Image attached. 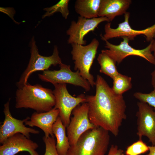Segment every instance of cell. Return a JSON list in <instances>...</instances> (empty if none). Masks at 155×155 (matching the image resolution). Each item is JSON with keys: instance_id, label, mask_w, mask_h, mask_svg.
<instances>
[{"instance_id": "obj_14", "label": "cell", "mask_w": 155, "mask_h": 155, "mask_svg": "<svg viewBox=\"0 0 155 155\" xmlns=\"http://www.w3.org/2000/svg\"><path fill=\"white\" fill-rule=\"evenodd\" d=\"M1 144L0 155H15L24 151L28 152L30 155H39L36 151L38 144L21 133L10 136Z\"/></svg>"}, {"instance_id": "obj_6", "label": "cell", "mask_w": 155, "mask_h": 155, "mask_svg": "<svg viewBox=\"0 0 155 155\" xmlns=\"http://www.w3.org/2000/svg\"><path fill=\"white\" fill-rule=\"evenodd\" d=\"M53 85L55 88L53 91L55 98L54 108L59 110V116L67 128L70 123L73 110L80 103L86 102V96L82 94L76 97L72 96L69 93L65 84Z\"/></svg>"}, {"instance_id": "obj_8", "label": "cell", "mask_w": 155, "mask_h": 155, "mask_svg": "<svg viewBox=\"0 0 155 155\" xmlns=\"http://www.w3.org/2000/svg\"><path fill=\"white\" fill-rule=\"evenodd\" d=\"M58 70H47L38 74L39 78L43 82H50L53 85L58 84H69L83 88L86 92L89 91L91 85L87 80L80 75L79 71L73 72L70 66L62 63Z\"/></svg>"}, {"instance_id": "obj_19", "label": "cell", "mask_w": 155, "mask_h": 155, "mask_svg": "<svg viewBox=\"0 0 155 155\" xmlns=\"http://www.w3.org/2000/svg\"><path fill=\"white\" fill-rule=\"evenodd\" d=\"M97 60L100 66L99 71L109 76L113 79L119 73L116 63L105 53L101 51Z\"/></svg>"}, {"instance_id": "obj_21", "label": "cell", "mask_w": 155, "mask_h": 155, "mask_svg": "<svg viewBox=\"0 0 155 155\" xmlns=\"http://www.w3.org/2000/svg\"><path fill=\"white\" fill-rule=\"evenodd\" d=\"M69 0H61L57 3L49 7L45 8L44 10L46 11L42 16L43 18L47 16L53 15L56 12H60L63 17L67 19L69 13L68 9V4Z\"/></svg>"}, {"instance_id": "obj_2", "label": "cell", "mask_w": 155, "mask_h": 155, "mask_svg": "<svg viewBox=\"0 0 155 155\" xmlns=\"http://www.w3.org/2000/svg\"><path fill=\"white\" fill-rule=\"evenodd\" d=\"M15 98L16 108H30L38 113L49 111L55 104L53 91L39 84L32 85L28 83L18 88Z\"/></svg>"}, {"instance_id": "obj_9", "label": "cell", "mask_w": 155, "mask_h": 155, "mask_svg": "<svg viewBox=\"0 0 155 155\" xmlns=\"http://www.w3.org/2000/svg\"><path fill=\"white\" fill-rule=\"evenodd\" d=\"M124 20L118 24L116 28L111 27V23L108 22L104 27V34L101 35V39L104 41L119 37H126L129 40H132L137 36L143 35L148 41H151L155 37V24L146 28L142 30H135L132 28L129 23L130 13L127 12L124 15Z\"/></svg>"}, {"instance_id": "obj_26", "label": "cell", "mask_w": 155, "mask_h": 155, "mask_svg": "<svg viewBox=\"0 0 155 155\" xmlns=\"http://www.w3.org/2000/svg\"><path fill=\"white\" fill-rule=\"evenodd\" d=\"M152 50L154 52V56L155 58V37L153 40L152 47ZM152 84L155 90V70L152 73Z\"/></svg>"}, {"instance_id": "obj_16", "label": "cell", "mask_w": 155, "mask_h": 155, "mask_svg": "<svg viewBox=\"0 0 155 155\" xmlns=\"http://www.w3.org/2000/svg\"><path fill=\"white\" fill-rule=\"evenodd\" d=\"M131 3L130 0H101L98 17H105L109 22L125 14Z\"/></svg>"}, {"instance_id": "obj_5", "label": "cell", "mask_w": 155, "mask_h": 155, "mask_svg": "<svg viewBox=\"0 0 155 155\" xmlns=\"http://www.w3.org/2000/svg\"><path fill=\"white\" fill-rule=\"evenodd\" d=\"M30 46V59L27 67L16 83L18 88L28 83L30 76L34 72L49 70L52 65L55 66L62 63L57 46H54L53 53L49 56H42L39 54L34 37L31 39Z\"/></svg>"}, {"instance_id": "obj_10", "label": "cell", "mask_w": 155, "mask_h": 155, "mask_svg": "<svg viewBox=\"0 0 155 155\" xmlns=\"http://www.w3.org/2000/svg\"><path fill=\"white\" fill-rule=\"evenodd\" d=\"M88 113V106L86 102L78 105L73 110V117L67 127V135L70 146L75 144L84 133L96 127L90 122Z\"/></svg>"}, {"instance_id": "obj_17", "label": "cell", "mask_w": 155, "mask_h": 155, "mask_svg": "<svg viewBox=\"0 0 155 155\" xmlns=\"http://www.w3.org/2000/svg\"><path fill=\"white\" fill-rule=\"evenodd\" d=\"M66 128L59 116L53 125L52 130L56 139V148L59 155H66L70 146Z\"/></svg>"}, {"instance_id": "obj_13", "label": "cell", "mask_w": 155, "mask_h": 155, "mask_svg": "<svg viewBox=\"0 0 155 155\" xmlns=\"http://www.w3.org/2000/svg\"><path fill=\"white\" fill-rule=\"evenodd\" d=\"M104 21L110 22L105 17L87 19L79 16L77 22H71L66 31L67 34L69 36L68 43L85 45L86 41L84 39V36L90 32L94 31L100 23Z\"/></svg>"}, {"instance_id": "obj_1", "label": "cell", "mask_w": 155, "mask_h": 155, "mask_svg": "<svg viewBox=\"0 0 155 155\" xmlns=\"http://www.w3.org/2000/svg\"><path fill=\"white\" fill-rule=\"evenodd\" d=\"M96 93L86 96L91 123L117 136L123 121L127 118L126 106L122 95L116 94L104 79L98 75Z\"/></svg>"}, {"instance_id": "obj_15", "label": "cell", "mask_w": 155, "mask_h": 155, "mask_svg": "<svg viewBox=\"0 0 155 155\" xmlns=\"http://www.w3.org/2000/svg\"><path fill=\"white\" fill-rule=\"evenodd\" d=\"M58 109L53 108L51 110L46 112H35L32 115L30 119L24 123L25 125L33 127H37L44 132V136L54 137L53 126L59 116Z\"/></svg>"}, {"instance_id": "obj_12", "label": "cell", "mask_w": 155, "mask_h": 155, "mask_svg": "<svg viewBox=\"0 0 155 155\" xmlns=\"http://www.w3.org/2000/svg\"><path fill=\"white\" fill-rule=\"evenodd\" d=\"M137 104V134L140 140L143 136L146 137L152 146H155V111L146 103L140 101Z\"/></svg>"}, {"instance_id": "obj_20", "label": "cell", "mask_w": 155, "mask_h": 155, "mask_svg": "<svg viewBox=\"0 0 155 155\" xmlns=\"http://www.w3.org/2000/svg\"><path fill=\"white\" fill-rule=\"evenodd\" d=\"M113 80V85L112 88L117 94L122 95L132 88L131 77L119 73Z\"/></svg>"}, {"instance_id": "obj_27", "label": "cell", "mask_w": 155, "mask_h": 155, "mask_svg": "<svg viewBox=\"0 0 155 155\" xmlns=\"http://www.w3.org/2000/svg\"><path fill=\"white\" fill-rule=\"evenodd\" d=\"M149 152L146 155H155V146H148Z\"/></svg>"}, {"instance_id": "obj_3", "label": "cell", "mask_w": 155, "mask_h": 155, "mask_svg": "<svg viewBox=\"0 0 155 155\" xmlns=\"http://www.w3.org/2000/svg\"><path fill=\"white\" fill-rule=\"evenodd\" d=\"M110 140L109 132L96 126L84 133L70 146L66 155H105Z\"/></svg>"}, {"instance_id": "obj_22", "label": "cell", "mask_w": 155, "mask_h": 155, "mask_svg": "<svg viewBox=\"0 0 155 155\" xmlns=\"http://www.w3.org/2000/svg\"><path fill=\"white\" fill-rule=\"evenodd\" d=\"M148 146L142 139L139 140L128 146L125 151L126 155H140L149 151Z\"/></svg>"}, {"instance_id": "obj_28", "label": "cell", "mask_w": 155, "mask_h": 155, "mask_svg": "<svg viewBox=\"0 0 155 155\" xmlns=\"http://www.w3.org/2000/svg\"><path fill=\"white\" fill-rule=\"evenodd\" d=\"M121 155H126L125 154H124L123 153H122Z\"/></svg>"}, {"instance_id": "obj_23", "label": "cell", "mask_w": 155, "mask_h": 155, "mask_svg": "<svg viewBox=\"0 0 155 155\" xmlns=\"http://www.w3.org/2000/svg\"><path fill=\"white\" fill-rule=\"evenodd\" d=\"M133 96L140 102L146 103L155 109V90L147 94L136 92Z\"/></svg>"}, {"instance_id": "obj_25", "label": "cell", "mask_w": 155, "mask_h": 155, "mask_svg": "<svg viewBox=\"0 0 155 155\" xmlns=\"http://www.w3.org/2000/svg\"><path fill=\"white\" fill-rule=\"evenodd\" d=\"M123 152V150L119 149L117 145H112L110 148L107 155H121Z\"/></svg>"}, {"instance_id": "obj_11", "label": "cell", "mask_w": 155, "mask_h": 155, "mask_svg": "<svg viewBox=\"0 0 155 155\" xmlns=\"http://www.w3.org/2000/svg\"><path fill=\"white\" fill-rule=\"evenodd\" d=\"M10 98L4 106L3 113L5 118L0 127V143L2 144L8 138L17 133H21L30 138V133L38 134L39 131L34 129L25 126L24 123L29 119L27 117L22 120L18 119L12 116L9 110Z\"/></svg>"}, {"instance_id": "obj_24", "label": "cell", "mask_w": 155, "mask_h": 155, "mask_svg": "<svg viewBox=\"0 0 155 155\" xmlns=\"http://www.w3.org/2000/svg\"><path fill=\"white\" fill-rule=\"evenodd\" d=\"M42 139L45 147L44 155H59L56 148V141L55 137H46L44 136Z\"/></svg>"}, {"instance_id": "obj_4", "label": "cell", "mask_w": 155, "mask_h": 155, "mask_svg": "<svg viewBox=\"0 0 155 155\" xmlns=\"http://www.w3.org/2000/svg\"><path fill=\"white\" fill-rule=\"evenodd\" d=\"M99 44V41L95 38L86 45L71 44L72 49L71 53L74 61V69L78 70L81 76L88 81L93 88L95 85V82L93 76L90 71L95 58Z\"/></svg>"}, {"instance_id": "obj_7", "label": "cell", "mask_w": 155, "mask_h": 155, "mask_svg": "<svg viewBox=\"0 0 155 155\" xmlns=\"http://www.w3.org/2000/svg\"><path fill=\"white\" fill-rule=\"evenodd\" d=\"M123 40L118 45L111 43L108 40L105 42V47L107 49L101 51L106 53L118 64H120L126 57L130 55L142 57L150 63L155 65V58L152 53L153 40L145 48L142 49H135L129 44V39L126 37H122Z\"/></svg>"}, {"instance_id": "obj_18", "label": "cell", "mask_w": 155, "mask_h": 155, "mask_svg": "<svg viewBox=\"0 0 155 155\" xmlns=\"http://www.w3.org/2000/svg\"><path fill=\"white\" fill-rule=\"evenodd\" d=\"M101 0H77L74 5L76 12L87 19L98 17Z\"/></svg>"}]
</instances>
